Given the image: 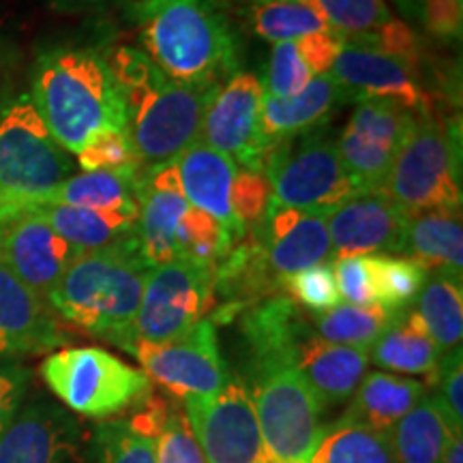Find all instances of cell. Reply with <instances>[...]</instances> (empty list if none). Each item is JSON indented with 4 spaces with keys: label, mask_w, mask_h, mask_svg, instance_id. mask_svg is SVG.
Wrapping results in <instances>:
<instances>
[{
    "label": "cell",
    "mask_w": 463,
    "mask_h": 463,
    "mask_svg": "<svg viewBox=\"0 0 463 463\" xmlns=\"http://www.w3.org/2000/svg\"><path fill=\"white\" fill-rule=\"evenodd\" d=\"M392 3H395V7L402 11L403 15H408L410 7H412V5H414V0H392Z\"/></svg>",
    "instance_id": "obj_52"
},
{
    "label": "cell",
    "mask_w": 463,
    "mask_h": 463,
    "mask_svg": "<svg viewBox=\"0 0 463 463\" xmlns=\"http://www.w3.org/2000/svg\"><path fill=\"white\" fill-rule=\"evenodd\" d=\"M253 241L277 281L283 277L326 264L335 258L326 215L279 204L270 200L262 222L253 228Z\"/></svg>",
    "instance_id": "obj_18"
},
{
    "label": "cell",
    "mask_w": 463,
    "mask_h": 463,
    "mask_svg": "<svg viewBox=\"0 0 463 463\" xmlns=\"http://www.w3.org/2000/svg\"><path fill=\"white\" fill-rule=\"evenodd\" d=\"M339 297L350 305H380L375 275L369 256L337 258L333 264Z\"/></svg>",
    "instance_id": "obj_46"
},
{
    "label": "cell",
    "mask_w": 463,
    "mask_h": 463,
    "mask_svg": "<svg viewBox=\"0 0 463 463\" xmlns=\"http://www.w3.org/2000/svg\"><path fill=\"white\" fill-rule=\"evenodd\" d=\"M249 3H251V5H256V3H266V0H249Z\"/></svg>",
    "instance_id": "obj_53"
},
{
    "label": "cell",
    "mask_w": 463,
    "mask_h": 463,
    "mask_svg": "<svg viewBox=\"0 0 463 463\" xmlns=\"http://www.w3.org/2000/svg\"><path fill=\"white\" fill-rule=\"evenodd\" d=\"M127 109V136L142 172L176 161L200 137L202 120L223 84H183L161 73L137 48L106 58Z\"/></svg>",
    "instance_id": "obj_2"
},
{
    "label": "cell",
    "mask_w": 463,
    "mask_h": 463,
    "mask_svg": "<svg viewBox=\"0 0 463 463\" xmlns=\"http://www.w3.org/2000/svg\"><path fill=\"white\" fill-rule=\"evenodd\" d=\"M328 73L347 101L389 99L416 116H430V97L416 80L414 69L363 39L345 37L344 50Z\"/></svg>",
    "instance_id": "obj_15"
},
{
    "label": "cell",
    "mask_w": 463,
    "mask_h": 463,
    "mask_svg": "<svg viewBox=\"0 0 463 463\" xmlns=\"http://www.w3.org/2000/svg\"><path fill=\"white\" fill-rule=\"evenodd\" d=\"M438 369L427 378V389L433 391V403L442 412L449 430L455 436H463V358L461 345L444 352Z\"/></svg>",
    "instance_id": "obj_40"
},
{
    "label": "cell",
    "mask_w": 463,
    "mask_h": 463,
    "mask_svg": "<svg viewBox=\"0 0 463 463\" xmlns=\"http://www.w3.org/2000/svg\"><path fill=\"white\" fill-rule=\"evenodd\" d=\"M354 37L363 39L373 48H378L384 54H389L397 61H402L408 65L410 69H419L420 65V42L419 34L414 33V28H410L405 22L402 20H392L386 22L384 26L378 28L375 33L369 34H354Z\"/></svg>",
    "instance_id": "obj_47"
},
{
    "label": "cell",
    "mask_w": 463,
    "mask_h": 463,
    "mask_svg": "<svg viewBox=\"0 0 463 463\" xmlns=\"http://www.w3.org/2000/svg\"><path fill=\"white\" fill-rule=\"evenodd\" d=\"M410 215L384 194H361L326 215L333 256H389L402 253Z\"/></svg>",
    "instance_id": "obj_19"
},
{
    "label": "cell",
    "mask_w": 463,
    "mask_h": 463,
    "mask_svg": "<svg viewBox=\"0 0 463 463\" xmlns=\"http://www.w3.org/2000/svg\"><path fill=\"white\" fill-rule=\"evenodd\" d=\"M427 391L430 389L425 382L403 375L389 372L364 373L344 416L378 433H389L416 403L427 397Z\"/></svg>",
    "instance_id": "obj_26"
},
{
    "label": "cell",
    "mask_w": 463,
    "mask_h": 463,
    "mask_svg": "<svg viewBox=\"0 0 463 463\" xmlns=\"http://www.w3.org/2000/svg\"><path fill=\"white\" fill-rule=\"evenodd\" d=\"M78 251L34 208L0 217V262L48 300Z\"/></svg>",
    "instance_id": "obj_16"
},
{
    "label": "cell",
    "mask_w": 463,
    "mask_h": 463,
    "mask_svg": "<svg viewBox=\"0 0 463 463\" xmlns=\"http://www.w3.org/2000/svg\"><path fill=\"white\" fill-rule=\"evenodd\" d=\"M73 159L54 140L31 95L0 112V217L42 206L73 176Z\"/></svg>",
    "instance_id": "obj_5"
},
{
    "label": "cell",
    "mask_w": 463,
    "mask_h": 463,
    "mask_svg": "<svg viewBox=\"0 0 463 463\" xmlns=\"http://www.w3.org/2000/svg\"><path fill=\"white\" fill-rule=\"evenodd\" d=\"M416 314L425 322L431 339L439 352H450L461 345L463 339V286L461 277L430 270L425 286L419 292Z\"/></svg>",
    "instance_id": "obj_32"
},
{
    "label": "cell",
    "mask_w": 463,
    "mask_h": 463,
    "mask_svg": "<svg viewBox=\"0 0 463 463\" xmlns=\"http://www.w3.org/2000/svg\"><path fill=\"white\" fill-rule=\"evenodd\" d=\"M309 463H395L389 438L345 416L322 433Z\"/></svg>",
    "instance_id": "obj_34"
},
{
    "label": "cell",
    "mask_w": 463,
    "mask_h": 463,
    "mask_svg": "<svg viewBox=\"0 0 463 463\" xmlns=\"http://www.w3.org/2000/svg\"><path fill=\"white\" fill-rule=\"evenodd\" d=\"M412 24L433 39L459 42L463 28V0H414L408 11Z\"/></svg>",
    "instance_id": "obj_45"
},
{
    "label": "cell",
    "mask_w": 463,
    "mask_h": 463,
    "mask_svg": "<svg viewBox=\"0 0 463 463\" xmlns=\"http://www.w3.org/2000/svg\"><path fill=\"white\" fill-rule=\"evenodd\" d=\"M137 178L140 174L80 172L69 176L45 204L137 213Z\"/></svg>",
    "instance_id": "obj_31"
},
{
    "label": "cell",
    "mask_w": 463,
    "mask_h": 463,
    "mask_svg": "<svg viewBox=\"0 0 463 463\" xmlns=\"http://www.w3.org/2000/svg\"><path fill=\"white\" fill-rule=\"evenodd\" d=\"M234 239L217 219L206 215L200 208L189 206L176 232L178 258L194 262L217 264L234 249Z\"/></svg>",
    "instance_id": "obj_36"
},
{
    "label": "cell",
    "mask_w": 463,
    "mask_h": 463,
    "mask_svg": "<svg viewBox=\"0 0 463 463\" xmlns=\"http://www.w3.org/2000/svg\"><path fill=\"white\" fill-rule=\"evenodd\" d=\"M215 266L184 258L153 266L133 324V344L176 339L204 320L215 303Z\"/></svg>",
    "instance_id": "obj_10"
},
{
    "label": "cell",
    "mask_w": 463,
    "mask_h": 463,
    "mask_svg": "<svg viewBox=\"0 0 463 463\" xmlns=\"http://www.w3.org/2000/svg\"><path fill=\"white\" fill-rule=\"evenodd\" d=\"M279 286H283V289L289 294L288 298L305 307L311 314H322V311L333 309L335 305L341 303L331 262L311 266V269L283 277Z\"/></svg>",
    "instance_id": "obj_42"
},
{
    "label": "cell",
    "mask_w": 463,
    "mask_h": 463,
    "mask_svg": "<svg viewBox=\"0 0 463 463\" xmlns=\"http://www.w3.org/2000/svg\"><path fill=\"white\" fill-rule=\"evenodd\" d=\"M28 384H31V372L24 364L0 358V436L24 403Z\"/></svg>",
    "instance_id": "obj_48"
},
{
    "label": "cell",
    "mask_w": 463,
    "mask_h": 463,
    "mask_svg": "<svg viewBox=\"0 0 463 463\" xmlns=\"http://www.w3.org/2000/svg\"><path fill=\"white\" fill-rule=\"evenodd\" d=\"M264 174L273 200L322 215L363 194L345 172L337 140L324 125L275 144L266 157Z\"/></svg>",
    "instance_id": "obj_9"
},
{
    "label": "cell",
    "mask_w": 463,
    "mask_h": 463,
    "mask_svg": "<svg viewBox=\"0 0 463 463\" xmlns=\"http://www.w3.org/2000/svg\"><path fill=\"white\" fill-rule=\"evenodd\" d=\"M262 97L256 73L232 75L208 106L198 140L228 155L242 170L264 172L270 148L262 133Z\"/></svg>",
    "instance_id": "obj_14"
},
{
    "label": "cell",
    "mask_w": 463,
    "mask_h": 463,
    "mask_svg": "<svg viewBox=\"0 0 463 463\" xmlns=\"http://www.w3.org/2000/svg\"><path fill=\"white\" fill-rule=\"evenodd\" d=\"M174 164L189 204L217 219L234 242H239L247 234L232 211V183L239 165L200 140L184 148Z\"/></svg>",
    "instance_id": "obj_23"
},
{
    "label": "cell",
    "mask_w": 463,
    "mask_h": 463,
    "mask_svg": "<svg viewBox=\"0 0 463 463\" xmlns=\"http://www.w3.org/2000/svg\"><path fill=\"white\" fill-rule=\"evenodd\" d=\"M395 463H442L455 436L431 397H425L386 433Z\"/></svg>",
    "instance_id": "obj_30"
},
{
    "label": "cell",
    "mask_w": 463,
    "mask_h": 463,
    "mask_svg": "<svg viewBox=\"0 0 463 463\" xmlns=\"http://www.w3.org/2000/svg\"><path fill=\"white\" fill-rule=\"evenodd\" d=\"M69 341L48 300L0 262V358L48 354Z\"/></svg>",
    "instance_id": "obj_20"
},
{
    "label": "cell",
    "mask_w": 463,
    "mask_h": 463,
    "mask_svg": "<svg viewBox=\"0 0 463 463\" xmlns=\"http://www.w3.org/2000/svg\"><path fill=\"white\" fill-rule=\"evenodd\" d=\"M127 422L133 431L153 444L157 463H206L183 405L157 395L155 389L137 408L131 410Z\"/></svg>",
    "instance_id": "obj_25"
},
{
    "label": "cell",
    "mask_w": 463,
    "mask_h": 463,
    "mask_svg": "<svg viewBox=\"0 0 463 463\" xmlns=\"http://www.w3.org/2000/svg\"><path fill=\"white\" fill-rule=\"evenodd\" d=\"M189 206L174 161L140 172L136 239L150 266L181 260L176 251V232Z\"/></svg>",
    "instance_id": "obj_21"
},
{
    "label": "cell",
    "mask_w": 463,
    "mask_h": 463,
    "mask_svg": "<svg viewBox=\"0 0 463 463\" xmlns=\"http://www.w3.org/2000/svg\"><path fill=\"white\" fill-rule=\"evenodd\" d=\"M419 116L389 99L358 101L337 137L345 172L363 194H382L386 176Z\"/></svg>",
    "instance_id": "obj_12"
},
{
    "label": "cell",
    "mask_w": 463,
    "mask_h": 463,
    "mask_svg": "<svg viewBox=\"0 0 463 463\" xmlns=\"http://www.w3.org/2000/svg\"><path fill=\"white\" fill-rule=\"evenodd\" d=\"M251 31L270 43L297 42L305 34L328 31L326 20L307 0H266L247 11Z\"/></svg>",
    "instance_id": "obj_35"
},
{
    "label": "cell",
    "mask_w": 463,
    "mask_h": 463,
    "mask_svg": "<svg viewBox=\"0 0 463 463\" xmlns=\"http://www.w3.org/2000/svg\"><path fill=\"white\" fill-rule=\"evenodd\" d=\"M442 463H463V438L450 439L447 453L442 457Z\"/></svg>",
    "instance_id": "obj_51"
},
{
    "label": "cell",
    "mask_w": 463,
    "mask_h": 463,
    "mask_svg": "<svg viewBox=\"0 0 463 463\" xmlns=\"http://www.w3.org/2000/svg\"><path fill=\"white\" fill-rule=\"evenodd\" d=\"M148 61L183 84H223L239 73L241 34L228 0H136L129 7Z\"/></svg>",
    "instance_id": "obj_1"
},
{
    "label": "cell",
    "mask_w": 463,
    "mask_h": 463,
    "mask_svg": "<svg viewBox=\"0 0 463 463\" xmlns=\"http://www.w3.org/2000/svg\"><path fill=\"white\" fill-rule=\"evenodd\" d=\"M369 350L331 344L317 337L309 320L292 350V367L317 392L324 405L344 403L367 373Z\"/></svg>",
    "instance_id": "obj_22"
},
{
    "label": "cell",
    "mask_w": 463,
    "mask_h": 463,
    "mask_svg": "<svg viewBox=\"0 0 463 463\" xmlns=\"http://www.w3.org/2000/svg\"><path fill=\"white\" fill-rule=\"evenodd\" d=\"M34 211L78 253L97 251L136 234L137 213L95 211L65 204H42L34 206Z\"/></svg>",
    "instance_id": "obj_29"
},
{
    "label": "cell",
    "mask_w": 463,
    "mask_h": 463,
    "mask_svg": "<svg viewBox=\"0 0 463 463\" xmlns=\"http://www.w3.org/2000/svg\"><path fill=\"white\" fill-rule=\"evenodd\" d=\"M39 372L65 408L95 420H109L137 408L153 392V382L142 369L103 347L56 350Z\"/></svg>",
    "instance_id": "obj_7"
},
{
    "label": "cell",
    "mask_w": 463,
    "mask_h": 463,
    "mask_svg": "<svg viewBox=\"0 0 463 463\" xmlns=\"http://www.w3.org/2000/svg\"><path fill=\"white\" fill-rule=\"evenodd\" d=\"M90 453L97 463H157L153 444L133 431L127 419L99 422L92 433Z\"/></svg>",
    "instance_id": "obj_38"
},
{
    "label": "cell",
    "mask_w": 463,
    "mask_h": 463,
    "mask_svg": "<svg viewBox=\"0 0 463 463\" xmlns=\"http://www.w3.org/2000/svg\"><path fill=\"white\" fill-rule=\"evenodd\" d=\"M270 200H273V189L264 172L242 170V167L236 170L232 183V211L245 232L262 222Z\"/></svg>",
    "instance_id": "obj_44"
},
{
    "label": "cell",
    "mask_w": 463,
    "mask_h": 463,
    "mask_svg": "<svg viewBox=\"0 0 463 463\" xmlns=\"http://www.w3.org/2000/svg\"><path fill=\"white\" fill-rule=\"evenodd\" d=\"M245 382L273 463H309L326 427V405L289 363L249 364Z\"/></svg>",
    "instance_id": "obj_8"
},
{
    "label": "cell",
    "mask_w": 463,
    "mask_h": 463,
    "mask_svg": "<svg viewBox=\"0 0 463 463\" xmlns=\"http://www.w3.org/2000/svg\"><path fill=\"white\" fill-rule=\"evenodd\" d=\"M183 410L206 463H273L241 375L230 373L217 395L184 399Z\"/></svg>",
    "instance_id": "obj_11"
},
{
    "label": "cell",
    "mask_w": 463,
    "mask_h": 463,
    "mask_svg": "<svg viewBox=\"0 0 463 463\" xmlns=\"http://www.w3.org/2000/svg\"><path fill=\"white\" fill-rule=\"evenodd\" d=\"M461 125L419 116L392 161L382 194L408 215L461 211Z\"/></svg>",
    "instance_id": "obj_6"
},
{
    "label": "cell",
    "mask_w": 463,
    "mask_h": 463,
    "mask_svg": "<svg viewBox=\"0 0 463 463\" xmlns=\"http://www.w3.org/2000/svg\"><path fill=\"white\" fill-rule=\"evenodd\" d=\"M82 172H120V174H140L133 144L127 131H101L86 146L75 155Z\"/></svg>",
    "instance_id": "obj_41"
},
{
    "label": "cell",
    "mask_w": 463,
    "mask_h": 463,
    "mask_svg": "<svg viewBox=\"0 0 463 463\" xmlns=\"http://www.w3.org/2000/svg\"><path fill=\"white\" fill-rule=\"evenodd\" d=\"M442 352L416 311H399L391 326L369 347V361L395 373L430 375L438 369Z\"/></svg>",
    "instance_id": "obj_28"
},
{
    "label": "cell",
    "mask_w": 463,
    "mask_h": 463,
    "mask_svg": "<svg viewBox=\"0 0 463 463\" xmlns=\"http://www.w3.org/2000/svg\"><path fill=\"white\" fill-rule=\"evenodd\" d=\"M399 256L416 260L427 270H444L463 277L461 211L410 215Z\"/></svg>",
    "instance_id": "obj_27"
},
{
    "label": "cell",
    "mask_w": 463,
    "mask_h": 463,
    "mask_svg": "<svg viewBox=\"0 0 463 463\" xmlns=\"http://www.w3.org/2000/svg\"><path fill=\"white\" fill-rule=\"evenodd\" d=\"M133 356L148 380L164 386L178 402L217 395L230 375L211 320L198 322L176 339L161 344L140 341L133 347Z\"/></svg>",
    "instance_id": "obj_13"
},
{
    "label": "cell",
    "mask_w": 463,
    "mask_h": 463,
    "mask_svg": "<svg viewBox=\"0 0 463 463\" xmlns=\"http://www.w3.org/2000/svg\"><path fill=\"white\" fill-rule=\"evenodd\" d=\"M345 37L333 28L320 33L305 34V37L297 39V48L300 52V58L305 61V65L309 67L311 75H326L331 71L335 61L344 50Z\"/></svg>",
    "instance_id": "obj_49"
},
{
    "label": "cell",
    "mask_w": 463,
    "mask_h": 463,
    "mask_svg": "<svg viewBox=\"0 0 463 463\" xmlns=\"http://www.w3.org/2000/svg\"><path fill=\"white\" fill-rule=\"evenodd\" d=\"M320 11L326 24L344 34H369L392 20L386 0H307Z\"/></svg>",
    "instance_id": "obj_39"
},
{
    "label": "cell",
    "mask_w": 463,
    "mask_h": 463,
    "mask_svg": "<svg viewBox=\"0 0 463 463\" xmlns=\"http://www.w3.org/2000/svg\"><path fill=\"white\" fill-rule=\"evenodd\" d=\"M31 101L54 140L78 155L101 131H127V109L106 56L92 48L39 54Z\"/></svg>",
    "instance_id": "obj_4"
},
{
    "label": "cell",
    "mask_w": 463,
    "mask_h": 463,
    "mask_svg": "<svg viewBox=\"0 0 463 463\" xmlns=\"http://www.w3.org/2000/svg\"><path fill=\"white\" fill-rule=\"evenodd\" d=\"M82 427L69 410L37 397L0 436V463H84Z\"/></svg>",
    "instance_id": "obj_17"
},
{
    "label": "cell",
    "mask_w": 463,
    "mask_h": 463,
    "mask_svg": "<svg viewBox=\"0 0 463 463\" xmlns=\"http://www.w3.org/2000/svg\"><path fill=\"white\" fill-rule=\"evenodd\" d=\"M58 11H67V14H84V11H99L106 9L114 0H50Z\"/></svg>",
    "instance_id": "obj_50"
},
{
    "label": "cell",
    "mask_w": 463,
    "mask_h": 463,
    "mask_svg": "<svg viewBox=\"0 0 463 463\" xmlns=\"http://www.w3.org/2000/svg\"><path fill=\"white\" fill-rule=\"evenodd\" d=\"M311 80H314V75L300 58L297 42H281L273 45L262 82L264 95L275 97V99H288V97L298 95Z\"/></svg>",
    "instance_id": "obj_43"
},
{
    "label": "cell",
    "mask_w": 463,
    "mask_h": 463,
    "mask_svg": "<svg viewBox=\"0 0 463 463\" xmlns=\"http://www.w3.org/2000/svg\"><path fill=\"white\" fill-rule=\"evenodd\" d=\"M378 288V303L391 311H403L419 297L430 270L410 258L369 256Z\"/></svg>",
    "instance_id": "obj_37"
},
{
    "label": "cell",
    "mask_w": 463,
    "mask_h": 463,
    "mask_svg": "<svg viewBox=\"0 0 463 463\" xmlns=\"http://www.w3.org/2000/svg\"><path fill=\"white\" fill-rule=\"evenodd\" d=\"M150 269L136 234L78 253L50 292L48 305L78 331L133 354V324Z\"/></svg>",
    "instance_id": "obj_3"
},
{
    "label": "cell",
    "mask_w": 463,
    "mask_h": 463,
    "mask_svg": "<svg viewBox=\"0 0 463 463\" xmlns=\"http://www.w3.org/2000/svg\"><path fill=\"white\" fill-rule=\"evenodd\" d=\"M341 103H347L341 86L331 73L316 75L298 95L288 99L262 97V133L269 148L288 137L322 127Z\"/></svg>",
    "instance_id": "obj_24"
},
{
    "label": "cell",
    "mask_w": 463,
    "mask_h": 463,
    "mask_svg": "<svg viewBox=\"0 0 463 463\" xmlns=\"http://www.w3.org/2000/svg\"><path fill=\"white\" fill-rule=\"evenodd\" d=\"M399 311L382 305L339 303L322 314H311L309 324L317 337L331 344L369 350L382 333L391 326Z\"/></svg>",
    "instance_id": "obj_33"
}]
</instances>
